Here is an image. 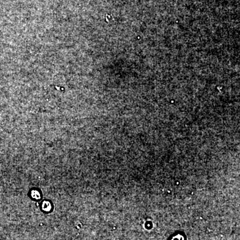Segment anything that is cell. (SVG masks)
<instances>
[{
	"mask_svg": "<svg viewBox=\"0 0 240 240\" xmlns=\"http://www.w3.org/2000/svg\"><path fill=\"white\" fill-rule=\"evenodd\" d=\"M41 209H42V210L46 212H50L51 210V203L48 202V201H43V202H41Z\"/></svg>",
	"mask_w": 240,
	"mask_h": 240,
	"instance_id": "6da1fadb",
	"label": "cell"
},
{
	"mask_svg": "<svg viewBox=\"0 0 240 240\" xmlns=\"http://www.w3.org/2000/svg\"><path fill=\"white\" fill-rule=\"evenodd\" d=\"M31 196H32V198H33V199L37 200H40L41 198L40 192L35 189L32 190V191H31Z\"/></svg>",
	"mask_w": 240,
	"mask_h": 240,
	"instance_id": "7a4b0ae2",
	"label": "cell"
}]
</instances>
